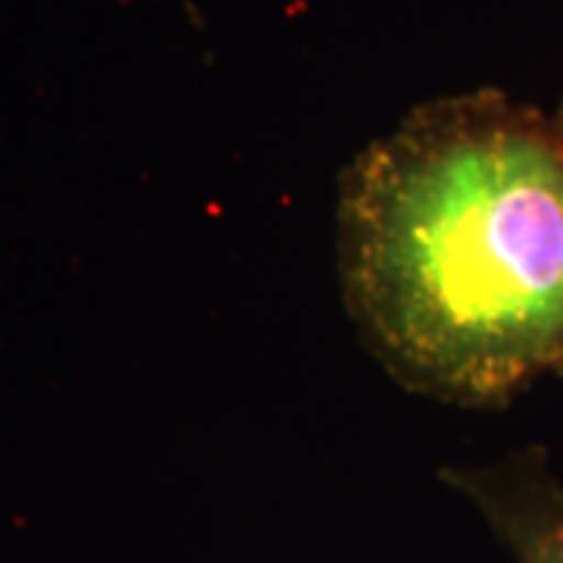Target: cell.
Returning <instances> with one entry per match:
<instances>
[{"label":"cell","instance_id":"1","mask_svg":"<svg viewBox=\"0 0 563 563\" xmlns=\"http://www.w3.org/2000/svg\"><path fill=\"white\" fill-rule=\"evenodd\" d=\"M344 307L398 383L501 407L563 373V135L476 88L413 107L339 181Z\"/></svg>","mask_w":563,"mask_h":563},{"label":"cell","instance_id":"3","mask_svg":"<svg viewBox=\"0 0 563 563\" xmlns=\"http://www.w3.org/2000/svg\"><path fill=\"white\" fill-rule=\"evenodd\" d=\"M554 125H558V132L563 135V101H561V107H558V113H554Z\"/></svg>","mask_w":563,"mask_h":563},{"label":"cell","instance_id":"2","mask_svg":"<svg viewBox=\"0 0 563 563\" xmlns=\"http://www.w3.org/2000/svg\"><path fill=\"white\" fill-rule=\"evenodd\" d=\"M442 483L483 517L510 563H563V483L542 448L483 466H448Z\"/></svg>","mask_w":563,"mask_h":563}]
</instances>
